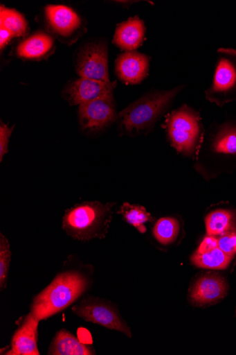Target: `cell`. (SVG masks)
<instances>
[{
	"instance_id": "1",
	"label": "cell",
	"mask_w": 236,
	"mask_h": 355,
	"mask_svg": "<svg viewBox=\"0 0 236 355\" xmlns=\"http://www.w3.org/2000/svg\"><path fill=\"white\" fill-rule=\"evenodd\" d=\"M89 285V279L82 272L60 273L33 299L30 312L40 321L47 319L75 302Z\"/></svg>"
},
{
	"instance_id": "2",
	"label": "cell",
	"mask_w": 236,
	"mask_h": 355,
	"mask_svg": "<svg viewBox=\"0 0 236 355\" xmlns=\"http://www.w3.org/2000/svg\"><path fill=\"white\" fill-rule=\"evenodd\" d=\"M183 86L148 93L119 113L122 135L137 136L152 130L161 116L170 107Z\"/></svg>"
},
{
	"instance_id": "3",
	"label": "cell",
	"mask_w": 236,
	"mask_h": 355,
	"mask_svg": "<svg viewBox=\"0 0 236 355\" xmlns=\"http://www.w3.org/2000/svg\"><path fill=\"white\" fill-rule=\"evenodd\" d=\"M114 205H104L100 202L77 205L65 211L62 230L67 235L80 241L104 239L113 219Z\"/></svg>"
},
{
	"instance_id": "4",
	"label": "cell",
	"mask_w": 236,
	"mask_h": 355,
	"mask_svg": "<svg viewBox=\"0 0 236 355\" xmlns=\"http://www.w3.org/2000/svg\"><path fill=\"white\" fill-rule=\"evenodd\" d=\"M168 141L182 155L197 158L204 141V128L198 112L184 105L167 115L163 125Z\"/></svg>"
},
{
	"instance_id": "5",
	"label": "cell",
	"mask_w": 236,
	"mask_h": 355,
	"mask_svg": "<svg viewBox=\"0 0 236 355\" xmlns=\"http://www.w3.org/2000/svg\"><path fill=\"white\" fill-rule=\"evenodd\" d=\"M212 86L206 98L219 106L236 101V51L220 49Z\"/></svg>"
},
{
	"instance_id": "6",
	"label": "cell",
	"mask_w": 236,
	"mask_h": 355,
	"mask_svg": "<svg viewBox=\"0 0 236 355\" xmlns=\"http://www.w3.org/2000/svg\"><path fill=\"white\" fill-rule=\"evenodd\" d=\"M75 314L87 322H93L111 330L122 333L131 338V332L114 305L102 300L87 297L73 307Z\"/></svg>"
},
{
	"instance_id": "7",
	"label": "cell",
	"mask_w": 236,
	"mask_h": 355,
	"mask_svg": "<svg viewBox=\"0 0 236 355\" xmlns=\"http://www.w3.org/2000/svg\"><path fill=\"white\" fill-rule=\"evenodd\" d=\"M76 71L81 78L111 82L106 43L91 42L82 47L78 55Z\"/></svg>"
},
{
	"instance_id": "8",
	"label": "cell",
	"mask_w": 236,
	"mask_h": 355,
	"mask_svg": "<svg viewBox=\"0 0 236 355\" xmlns=\"http://www.w3.org/2000/svg\"><path fill=\"white\" fill-rule=\"evenodd\" d=\"M228 284L217 272H207L199 276L189 289L188 299L194 306H209L221 302L227 295Z\"/></svg>"
},
{
	"instance_id": "9",
	"label": "cell",
	"mask_w": 236,
	"mask_h": 355,
	"mask_svg": "<svg viewBox=\"0 0 236 355\" xmlns=\"http://www.w3.org/2000/svg\"><path fill=\"white\" fill-rule=\"evenodd\" d=\"M114 98L98 99L83 103L79 107V121L84 130H104L118 119Z\"/></svg>"
},
{
	"instance_id": "10",
	"label": "cell",
	"mask_w": 236,
	"mask_h": 355,
	"mask_svg": "<svg viewBox=\"0 0 236 355\" xmlns=\"http://www.w3.org/2000/svg\"><path fill=\"white\" fill-rule=\"evenodd\" d=\"M116 85V81L107 83L80 78L67 85L64 94L71 105H80L98 99L114 98Z\"/></svg>"
},
{
	"instance_id": "11",
	"label": "cell",
	"mask_w": 236,
	"mask_h": 355,
	"mask_svg": "<svg viewBox=\"0 0 236 355\" xmlns=\"http://www.w3.org/2000/svg\"><path fill=\"white\" fill-rule=\"evenodd\" d=\"M150 58L137 51L125 52L116 60V73L127 85L141 83L148 76Z\"/></svg>"
},
{
	"instance_id": "12",
	"label": "cell",
	"mask_w": 236,
	"mask_h": 355,
	"mask_svg": "<svg viewBox=\"0 0 236 355\" xmlns=\"http://www.w3.org/2000/svg\"><path fill=\"white\" fill-rule=\"evenodd\" d=\"M40 320L30 312L15 331L11 341V349L7 355H40L38 348Z\"/></svg>"
},
{
	"instance_id": "13",
	"label": "cell",
	"mask_w": 236,
	"mask_h": 355,
	"mask_svg": "<svg viewBox=\"0 0 236 355\" xmlns=\"http://www.w3.org/2000/svg\"><path fill=\"white\" fill-rule=\"evenodd\" d=\"M45 10L49 28L57 36L70 37L81 26L80 18L69 7L48 6Z\"/></svg>"
},
{
	"instance_id": "14",
	"label": "cell",
	"mask_w": 236,
	"mask_h": 355,
	"mask_svg": "<svg viewBox=\"0 0 236 355\" xmlns=\"http://www.w3.org/2000/svg\"><path fill=\"white\" fill-rule=\"evenodd\" d=\"M146 27L138 17H131L117 26L114 44L122 51H134L143 44Z\"/></svg>"
},
{
	"instance_id": "15",
	"label": "cell",
	"mask_w": 236,
	"mask_h": 355,
	"mask_svg": "<svg viewBox=\"0 0 236 355\" xmlns=\"http://www.w3.org/2000/svg\"><path fill=\"white\" fill-rule=\"evenodd\" d=\"M233 258L221 250L217 244L201 243L190 261L199 268L218 270L226 269Z\"/></svg>"
},
{
	"instance_id": "16",
	"label": "cell",
	"mask_w": 236,
	"mask_h": 355,
	"mask_svg": "<svg viewBox=\"0 0 236 355\" xmlns=\"http://www.w3.org/2000/svg\"><path fill=\"white\" fill-rule=\"evenodd\" d=\"M50 355H93L94 347L81 342L69 331L62 329L53 338L49 347Z\"/></svg>"
},
{
	"instance_id": "17",
	"label": "cell",
	"mask_w": 236,
	"mask_h": 355,
	"mask_svg": "<svg viewBox=\"0 0 236 355\" xmlns=\"http://www.w3.org/2000/svg\"><path fill=\"white\" fill-rule=\"evenodd\" d=\"M53 44L49 35L39 32L22 42L17 47V54L25 59H41L51 51Z\"/></svg>"
},
{
	"instance_id": "18",
	"label": "cell",
	"mask_w": 236,
	"mask_h": 355,
	"mask_svg": "<svg viewBox=\"0 0 236 355\" xmlns=\"http://www.w3.org/2000/svg\"><path fill=\"white\" fill-rule=\"evenodd\" d=\"M207 235L219 236L228 232H236V212L217 209L206 218Z\"/></svg>"
},
{
	"instance_id": "19",
	"label": "cell",
	"mask_w": 236,
	"mask_h": 355,
	"mask_svg": "<svg viewBox=\"0 0 236 355\" xmlns=\"http://www.w3.org/2000/svg\"><path fill=\"white\" fill-rule=\"evenodd\" d=\"M210 150L215 155H236V125L224 124L214 137Z\"/></svg>"
},
{
	"instance_id": "20",
	"label": "cell",
	"mask_w": 236,
	"mask_h": 355,
	"mask_svg": "<svg viewBox=\"0 0 236 355\" xmlns=\"http://www.w3.org/2000/svg\"><path fill=\"white\" fill-rule=\"evenodd\" d=\"M180 223L172 217L161 218L154 225L153 234L158 243L163 245L172 244L179 237Z\"/></svg>"
},
{
	"instance_id": "21",
	"label": "cell",
	"mask_w": 236,
	"mask_h": 355,
	"mask_svg": "<svg viewBox=\"0 0 236 355\" xmlns=\"http://www.w3.org/2000/svg\"><path fill=\"white\" fill-rule=\"evenodd\" d=\"M118 213L122 215L129 224L133 225L142 234L147 232L145 223L153 220L152 215L144 207L140 205H132L125 202Z\"/></svg>"
},
{
	"instance_id": "22",
	"label": "cell",
	"mask_w": 236,
	"mask_h": 355,
	"mask_svg": "<svg viewBox=\"0 0 236 355\" xmlns=\"http://www.w3.org/2000/svg\"><path fill=\"white\" fill-rule=\"evenodd\" d=\"M0 25L9 30L16 37L25 36L28 32V23L24 16L14 9L3 6L0 9Z\"/></svg>"
},
{
	"instance_id": "23",
	"label": "cell",
	"mask_w": 236,
	"mask_h": 355,
	"mask_svg": "<svg viewBox=\"0 0 236 355\" xmlns=\"http://www.w3.org/2000/svg\"><path fill=\"white\" fill-rule=\"evenodd\" d=\"M12 252L8 239L0 234V288L1 291L6 288L10 267Z\"/></svg>"
},
{
	"instance_id": "24",
	"label": "cell",
	"mask_w": 236,
	"mask_h": 355,
	"mask_svg": "<svg viewBox=\"0 0 236 355\" xmlns=\"http://www.w3.org/2000/svg\"><path fill=\"white\" fill-rule=\"evenodd\" d=\"M217 238L218 248L226 254L234 257L236 254V232H228Z\"/></svg>"
},
{
	"instance_id": "25",
	"label": "cell",
	"mask_w": 236,
	"mask_h": 355,
	"mask_svg": "<svg viewBox=\"0 0 236 355\" xmlns=\"http://www.w3.org/2000/svg\"><path fill=\"white\" fill-rule=\"evenodd\" d=\"M15 126L9 127L2 121L0 122V161H3L4 156L8 152V144Z\"/></svg>"
},
{
	"instance_id": "26",
	"label": "cell",
	"mask_w": 236,
	"mask_h": 355,
	"mask_svg": "<svg viewBox=\"0 0 236 355\" xmlns=\"http://www.w3.org/2000/svg\"><path fill=\"white\" fill-rule=\"evenodd\" d=\"M15 37L9 30L4 27L0 28V48L3 50L7 44Z\"/></svg>"
},
{
	"instance_id": "27",
	"label": "cell",
	"mask_w": 236,
	"mask_h": 355,
	"mask_svg": "<svg viewBox=\"0 0 236 355\" xmlns=\"http://www.w3.org/2000/svg\"><path fill=\"white\" fill-rule=\"evenodd\" d=\"M235 315H236V308H235Z\"/></svg>"
}]
</instances>
